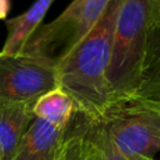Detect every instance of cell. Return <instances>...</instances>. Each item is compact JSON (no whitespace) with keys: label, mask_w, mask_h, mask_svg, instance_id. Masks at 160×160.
Returning <instances> with one entry per match:
<instances>
[{"label":"cell","mask_w":160,"mask_h":160,"mask_svg":"<svg viewBox=\"0 0 160 160\" xmlns=\"http://www.w3.org/2000/svg\"><path fill=\"white\" fill-rule=\"evenodd\" d=\"M119 4L110 0L92 30L55 65L58 88L71 98L74 111L89 119L100 118L112 105L106 74Z\"/></svg>","instance_id":"cell-1"},{"label":"cell","mask_w":160,"mask_h":160,"mask_svg":"<svg viewBox=\"0 0 160 160\" xmlns=\"http://www.w3.org/2000/svg\"><path fill=\"white\" fill-rule=\"evenodd\" d=\"M151 21L152 0H120L106 74L112 104L134 98Z\"/></svg>","instance_id":"cell-2"},{"label":"cell","mask_w":160,"mask_h":160,"mask_svg":"<svg viewBox=\"0 0 160 160\" xmlns=\"http://www.w3.org/2000/svg\"><path fill=\"white\" fill-rule=\"evenodd\" d=\"M109 2L110 0H72L55 20L41 24L31 34L21 52L56 65L92 30Z\"/></svg>","instance_id":"cell-3"},{"label":"cell","mask_w":160,"mask_h":160,"mask_svg":"<svg viewBox=\"0 0 160 160\" xmlns=\"http://www.w3.org/2000/svg\"><path fill=\"white\" fill-rule=\"evenodd\" d=\"M129 160H155L160 150V111L152 102L126 99L98 118Z\"/></svg>","instance_id":"cell-4"},{"label":"cell","mask_w":160,"mask_h":160,"mask_svg":"<svg viewBox=\"0 0 160 160\" xmlns=\"http://www.w3.org/2000/svg\"><path fill=\"white\" fill-rule=\"evenodd\" d=\"M55 65L26 54H0V100L35 102L56 89Z\"/></svg>","instance_id":"cell-5"},{"label":"cell","mask_w":160,"mask_h":160,"mask_svg":"<svg viewBox=\"0 0 160 160\" xmlns=\"http://www.w3.org/2000/svg\"><path fill=\"white\" fill-rule=\"evenodd\" d=\"M65 130L34 118L11 160H56Z\"/></svg>","instance_id":"cell-6"},{"label":"cell","mask_w":160,"mask_h":160,"mask_svg":"<svg viewBox=\"0 0 160 160\" xmlns=\"http://www.w3.org/2000/svg\"><path fill=\"white\" fill-rule=\"evenodd\" d=\"M32 105L34 102L0 100V160H11L35 118Z\"/></svg>","instance_id":"cell-7"},{"label":"cell","mask_w":160,"mask_h":160,"mask_svg":"<svg viewBox=\"0 0 160 160\" xmlns=\"http://www.w3.org/2000/svg\"><path fill=\"white\" fill-rule=\"evenodd\" d=\"M149 102H160V22L150 25L134 98Z\"/></svg>","instance_id":"cell-8"},{"label":"cell","mask_w":160,"mask_h":160,"mask_svg":"<svg viewBox=\"0 0 160 160\" xmlns=\"http://www.w3.org/2000/svg\"><path fill=\"white\" fill-rule=\"evenodd\" d=\"M54 0H36L22 14L5 20L8 35L0 54H20L31 34L41 25V21Z\"/></svg>","instance_id":"cell-9"},{"label":"cell","mask_w":160,"mask_h":160,"mask_svg":"<svg viewBox=\"0 0 160 160\" xmlns=\"http://www.w3.org/2000/svg\"><path fill=\"white\" fill-rule=\"evenodd\" d=\"M32 114L54 126L66 129L74 114V102L65 91L56 88L45 92L34 102Z\"/></svg>","instance_id":"cell-10"},{"label":"cell","mask_w":160,"mask_h":160,"mask_svg":"<svg viewBox=\"0 0 160 160\" xmlns=\"http://www.w3.org/2000/svg\"><path fill=\"white\" fill-rule=\"evenodd\" d=\"M81 124V128L88 136L95 160H129L115 145L114 140L109 135L108 130L98 119H89L76 111H74Z\"/></svg>","instance_id":"cell-11"},{"label":"cell","mask_w":160,"mask_h":160,"mask_svg":"<svg viewBox=\"0 0 160 160\" xmlns=\"http://www.w3.org/2000/svg\"><path fill=\"white\" fill-rule=\"evenodd\" d=\"M56 160H95L91 144L74 112L65 130Z\"/></svg>","instance_id":"cell-12"},{"label":"cell","mask_w":160,"mask_h":160,"mask_svg":"<svg viewBox=\"0 0 160 160\" xmlns=\"http://www.w3.org/2000/svg\"><path fill=\"white\" fill-rule=\"evenodd\" d=\"M10 10V0H0V20H6Z\"/></svg>","instance_id":"cell-13"},{"label":"cell","mask_w":160,"mask_h":160,"mask_svg":"<svg viewBox=\"0 0 160 160\" xmlns=\"http://www.w3.org/2000/svg\"><path fill=\"white\" fill-rule=\"evenodd\" d=\"M160 22V0H152V21L151 24Z\"/></svg>","instance_id":"cell-14"},{"label":"cell","mask_w":160,"mask_h":160,"mask_svg":"<svg viewBox=\"0 0 160 160\" xmlns=\"http://www.w3.org/2000/svg\"><path fill=\"white\" fill-rule=\"evenodd\" d=\"M152 104H154V105L156 106V109H158V110L160 111V102H152Z\"/></svg>","instance_id":"cell-15"}]
</instances>
